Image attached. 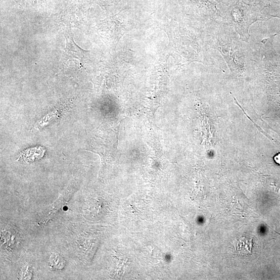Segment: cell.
<instances>
[{
	"label": "cell",
	"instance_id": "cell-1",
	"mask_svg": "<svg viewBox=\"0 0 280 280\" xmlns=\"http://www.w3.org/2000/svg\"><path fill=\"white\" fill-rule=\"evenodd\" d=\"M66 38L67 44L63 54L64 61L76 59L82 64V62L86 57L87 52L76 44L71 35H68Z\"/></svg>",
	"mask_w": 280,
	"mask_h": 280
},
{
	"label": "cell",
	"instance_id": "cell-2",
	"mask_svg": "<svg viewBox=\"0 0 280 280\" xmlns=\"http://www.w3.org/2000/svg\"><path fill=\"white\" fill-rule=\"evenodd\" d=\"M45 150L41 147H37L27 149L23 152L19 156V159H23L25 162H32L41 159L44 155Z\"/></svg>",
	"mask_w": 280,
	"mask_h": 280
},
{
	"label": "cell",
	"instance_id": "cell-3",
	"mask_svg": "<svg viewBox=\"0 0 280 280\" xmlns=\"http://www.w3.org/2000/svg\"><path fill=\"white\" fill-rule=\"evenodd\" d=\"M50 261L52 267L57 270H62L65 266L66 263L64 259L58 253L52 254Z\"/></svg>",
	"mask_w": 280,
	"mask_h": 280
},
{
	"label": "cell",
	"instance_id": "cell-4",
	"mask_svg": "<svg viewBox=\"0 0 280 280\" xmlns=\"http://www.w3.org/2000/svg\"><path fill=\"white\" fill-rule=\"evenodd\" d=\"M32 275V270L31 269L29 268V266H26L22 271V274H21V279H29L31 278Z\"/></svg>",
	"mask_w": 280,
	"mask_h": 280
},
{
	"label": "cell",
	"instance_id": "cell-5",
	"mask_svg": "<svg viewBox=\"0 0 280 280\" xmlns=\"http://www.w3.org/2000/svg\"><path fill=\"white\" fill-rule=\"evenodd\" d=\"M275 162L278 165H280V154L276 155L274 158Z\"/></svg>",
	"mask_w": 280,
	"mask_h": 280
}]
</instances>
